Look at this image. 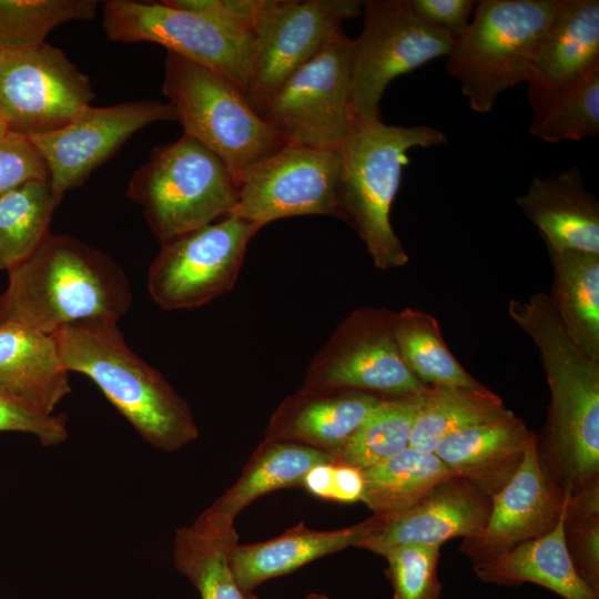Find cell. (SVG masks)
<instances>
[{"instance_id": "cell-40", "label": "cell", "mask_w": 599, "mask_h": 599, "mask_svg": "<svg viewBox=\"0 0 599 599\" xmlns=\"http://www.w3.org/2000/svg\"><path fill=\"white\" fill-rule=\"evenodd\" d=\"M301 487L318 498L356 502L363 495V471L345 464L321 463L307 471Z\"/></svg>"}, {"instance_id": "cell-6", "label": "cell", "mask_w": 599, "mask_h": 599, "mask_svg": "<svg viewBox=\"0 0 599 599\" xmlns=\"http://www.w3.org/2000/svg\"><path fill=\"white\" fill-rule=\"evenodd\" d=\"M162 90L183 133L216 154L236 185L251 164L286 144L237 83L171 51Z\"/></svg>"}, {"instance_id": "cell-29", "label": "cell", "mask_w": 599, "mask_h": 599, "mask_svg": "<svg viewBox=\"0 0 599 599\" xmlns=\"http://www.w3.org/2000/svg\"><path fill=\"white\" fill-rule=\"evenodd\" d=\"M362 471L364 489L361 501L373 514L387 517L405 511L438 483L454 476L434 453L410 446Z\"/></svg>"}, {"instance_id": "cell-22", "label": "cell", "mask_w": 599, "mask_h": 599, "mask_svg": "<svg viewBox=\"0 0 599 599\" xmlns=\"http://www.w3.org/2000/svg\"><path fill=\"white\" fill-rule=\"evenodd\" d=\"M388 517L373 514L356 525L316 530L298 522L277 537L248 545L236 544L230 552L235 580L244 593H252L261 583L290 573L326 555L356 547L377 534Z\"/></svg>"}, {"instance_id": "cell-21", "label": "cell", "mask_w": 599, "mask_h": 599, "mask_svg": "<svg viewBox=\"0 0 599 599\" xmlns=\"http://www.w3.org/2000/svg\"><path fill=\"white\" fill-rule=\"evenodd\" d=\"M531 433L524 419L507 409L446 436L434 454L454 476L493 497L518 470Z\"/></svg>"}, {"instance_id": "cell-34", "label": "cell", "mask_w": 599, "mask_h": 599, "mask_svg": "<svg viewBox=\"0 0 599 599\" xmlns=\"http://www.w3.org/2000/svg\"><path fill=\"white\" fill-rule=\"evenodd\" d=\"M97 0H0V50L35 47L58 26L94 18Z\"/></svg>"}, {"instance_id": "cell-8", "label": "cell", "mask_w": 599, "mask_h": 599, "mask_svg": "<svg viewBox=\"0 0 599 599\" xmlns=\"http://www.w3.org/2000/svg\"><path fill=\"white\" fill-rule=\"evenodd\" d=\"M353 39L342 33L292 73L257 111L286 144L337 149L355 121Z\"/></svg>"}, {"instance_id": "cell-11", "label": "cell", "mask_w": 599, "mask_h": 599, "mask_svg": "<svg viewBox=\"0 0 599 599\" xmlns=\"http://www.w3.org/2000/svg\"><path fill=\"white\" fill-rule=\"evenodd\" d=\"M363 13L359 0H264L251 29L245 94L256 111Z\"/></svg>"}, {"instance_id": "cell-13", "label": "cell", "mask_w": 599, "mask_h": 599, "mask_svg": "<svg viewBox=\"0 0 599 599\" xmlns=\"http://www.w3.org/2000/svg\"><path fill=\"white\" fill-rule=\"evenodd\" d=\"M339 149L284 144L251 164L237 182V201L229 215L265 226L298 215H328L344 221L337 199Z\"/></svg>"}, {"instance_id": "cell-32", "label": "cell", "mask_w": 599, "mask_h": 599, "mask_svg": "<svg viewBox=\"0 0 599 599\" xmlns=\"http://www.w3.org/2000/svg\"><path fill=\"white\" fill-rule=\"evenodd\" d=\"M63 195L48 180H31L0 196V270L27 260L50 233Z\"/></svg>"}, {"instance_id": "cell-5", "label": "cell", "mask_w": 599, "mask_h": 599, "mask_svg": "<svg viewBox=\"0 0 599 599\" xmlns=\"http://www.w3.org/2000/svg\"><path fill=\"white\" fill-rule=\"evenodd\" d=\"M559 0H480L466 32L446 57L477 113H489L499 95L527 82Z\"/></svg>"}, {"instance_id": "cell-42", "label": "cell", "mask_w": 599, "mask_h": 599, "mask_svg": "<svg viewBox=\"0 0 599 599\" xmlns=\"http://www.w3.org/2000/svg\"><path fill=\"white\" fill-rule=\"evenodd\" d=\"M246 599H258V597L252 592L246 593ZM304 599H329V597L321 592H309L304 597Z\"/></svg>"}, {"instance_id": "cell-28", "label": "cell", "mask_w": 599, "mask_h": 599, "mask_svg": "<svg viewBox=\"0 0 599 599\" xmlns=\"http://www.w3.org/2000/svg\"><path fill=\"white\" fill-rule=\"evenodd\" d=\"M332 461L328 453L292 441L264 439L254 450L236 481L209 509L232 518L267 493L302 486L315 465Z\"/></svg>"}, {"instance_id": "cell-1", "label": "cell", "mask_w": 599, "mask_h": 599, "mask_svg": "<svg viewBox=\"0 0 599 599\" xmlns=\"http://www.w3.org/2000/svg\"><path fill=\"white\" fill-rule=\"evenodd\" d=\"M509 317L534 342L550 390L537 453L547 475L569 495L599 478V362L568 337L547 294L510 300Z\"/></svg>"}, {"instance_id": "cell-30", "label": "cell", "mask_w": 599, "mask_h": 599, "mask_svg": "<svg viewBox=\"0 0 599 599\" xmlns=\"http://www.w3.org/2000/svg\"><path fill=\"white\" fill-rule=\"evenodd\" d=\"M508 408L488 387L427 386L420 395L409 446L434 453L446 436L491 419Z\"/></svg>"}, {"instance_id": "cell-2", "label": "cell", "mask_w": 599, "mask_h": 599, "mask_svg": "<svg viewBox=\"0 0 599 599\" xmlns=\"http://www.w3.org/2000/svg\"><path fill=\"white\" fill-rule=\"evenodd\" d=\"M7 272L0 324L53 335L78 322H119L132 303L130 282L121 266L67 234L50 232L27 260Z\"/></svg>"}, {"instance_id": "cell-25", "label": "cell", "mask_w": 599, "mask_h": 599, "mask_svg": "<svg viewBox=\"0 0 599 599\" xmlns=\"http://www.w3.org/2000/svg\"><path fill=\"white\" fill-rule=\"evenodd\" d=\"M234 521L207 508L193 524L175 532L174 566L196 588L201 599H246L230 564L231 549L238 540Z\"/></svg>"}, {"instance_id": "cell-10", "label": "cell", "mask_w": 599, "mask_h": 599, "mask_svg": "<svg viewBox=\"0 0 599 599\" xmlns=\"http://www.w3.org/2000/svg\"><path fill=\"white\" fill-rule=\"evenodd\" d=\"M263 226L232 215L161 243L148 290L162 309L201 307L235 285L250 241Z\"/></svg>"}, {"instance_id": "cell-14", "label": "cell", "mask_w": 599, "mask_h": 599, "mask_svg": "<svg viewBox=\"0 0 599 599\" xmlns=\"http://www.w3.org/2000/svg\"><path fill=\"white\" fill-rule=\"evenodd\" d=\"M89 78L47 42L0 50V114L9 132L30 138L67 125L90 105Z\"/></svg>"}, {"instance_id": "cell-19", "label": "cell", "mask_w": 599, "mask_h": 599, "mask_svg": "<svg viewBox=\"0 0 599 599\" xmlns=\"http://www.w3.org/2000/svg\"><path fill=\"white\" fill-rule=\"evenodd\" d=\"M597 64L599 1L559 0L527 80L532 116Z\"/></svg>"}, {"instance_id": "cell-43", "label": "cell", "mask_w": 599, "mask_h": 599, "mask_svg": "<svg viewBox=\"0 0 599 599\" xmlns=\"http://www.w3.org/2000/svg\"><path fill=\"white\" fill-rule=\"evenodd\" d=\"M8 131V128L6 125V122L4 120L2 119L1 114H0V136H2L3 134H6Z\"/></svg>"}, {"instance_id": "cell-12", "label": "cell", "mask_w": 599, "mask_h": 599, "mask_svg": "<svg viewBox=\"0 0 599 599\" xmlns=\"http://www.w3.org/2000/svg\"><path fill=\"white\" fill-rule=\"evenodd\" d=\"M395 312L361 306L335 328L311 359L302 386L351 389L396 397L424 385L405 365L394 333Z\"/></svg>"}, {"instance_id": "cell-27", "label": "cell", "mask_w": 599, "mask_h": 599, "mask_svg": "<svg viewBox=\"0 0 599 599\" xmlns=\"http://www.w3.org/2000/svg\"><path fill=\"white\" fill-rule=\"evenodd\" d=\"M548 301L571 342L599 362V254L548 247Z\"/></svg>"}, {"instance_id": "cell-35", "label": "cell", "mask_w": 599, "mask_h": 599, "mask_svg": "<svg viewBox=\"0 0 599 599\" xmlns=\"http://www.w3.org/2000/svg\"><path fill=\"white\" fill-rule=\"evenodd\" d=\"M529 132L547 143L598 138L599 64L532 116Z\"/></svg>"}, {"instance_id": "cell-15", "label": "cell", "mask_w": 599, "mask_h": 599, "mask_svg": "<svg viewBox=\"0 0 599 599\" xmlns=\"http://www.w3.org/2000/svg\"><path fill=\"white\" fill-rule=\"evenodd\" d=\"M102 26L113 42H154L210 68L245 91L248 41L203 14L160 2L108 0Z\"/></svg>"}, {"instance_id": "cell-20", "label": "cell", "mask_w": 599, "mask_h": 599, "mask_svg": "<svg viewBox=\"0 0 599 599\" xmlns=\"http://www.w3.org/2000/svg\"><path fill=\"white\" fill-rule=\"evenodd\" d=\"M383 399L358 390L302 386L274 410L264 439L302 444L332 455Z\"/></svg>"}, {"instance_id": "cell-37", "label": "cell", "mask_w": 599, "mask_h": 599, "mask_svg": "<svg viewBox=\"0 0 599 599\" xmlns=\"http://www.w3.org/2000/svg\"><path fill=\"white\" fill-rule=\"evenodd\" d=\"M439 546L404 544L384 551L385 573L394 599H439L441 583L437 567Z\"/></svg>"}, {"instance_id": "cell-38", "label": "cell", "mask_w": 599, "mask_h": 599, "mask_svg": "<svg viewBox=\"0 0 599 599\" xmlns=\"http://www.w3.org/2000/svg\"><path fill=\"white\" fill-rule=\"evenodd\" d=\"M47 164L24 135L7 132L0 136V196L31 180H48Z\"/></svg>"}, {"instance_id": "cell-41", "label": "cell", "mask_w": 599, "mask_h": 599, "mask_svg": "<svg viewBox=\"0 0 599 599\" xmlns=\"http://www.w3.org/2000/svg\"><path fill=\"white\" fill-rule=\"evenodd\" d=\"M412 10L425 22L448 33L455 40L468 29L476 1L407 0Z\"/></svg>"}, {"instance_id": "cell-16", "label": "cell", "mask_w": 599, "mask_h": 599, "mask_svg": "<svg viewBox=\"0 0 599 599\" xmlns=\"http://www.w3.org/2000/svg\"><path fill=\"white\" fill-rule=\"evenodd\" d=\"M177 121L169 102L125 101L85 106L63 128L29 139L42 155L53 191L60 195L80 186L136 131L160 121Z\"/></svg>"}, {"instance_id": "cell-4", "label": "cell", "mask_w": 599, "mask_h": 599, "mask_svg": "<svg viewBox=\"0 0 599 599\" xmlns=\"http://www.w3.org/2000/svg\"><path fill=\"white\" fill-rule=\"evenodd\" d=\"M446 141L441 131L428 125H388L383 120L355 118L338 148L337 199L344 222L355 229L375 267L397 268L409 262L390 223L408 151Z\"/></svg>"}, {"instance_id": "cell-24", "label": "cell", "mask_w": 599, "mask_h": 599, "mask_svg": "<svg viewBox=\"0 0 599 599\" xmlns=\"http://www.w3.org/2000/svg\"><path fill=\"white\" fill-rule=\"evenodd\" d=\"M0 390L35 410L54 413L71 385L53 335L0 324Z\"/></svg>"}, {"instance_id": "cell-17", "label": "cell", "mask_w": 599, "mask_h": 599, "mask_svg": "<svg viewBox=\"0 0 599 599\" xmlns=\"http://www.w3.org/2000/svg\"><path fill=\"white\" fill-rule=\"evenodd\" d=\"M536 435L531 433L516 474L491 497L485 528L460 544V551L474 567L498 558L521 542L544 536L555 528L564 514L568 491L541 466Z\"/></svg>"}, {"instance_id": "cell-9", "label": "cell", "mask_w": 599, "mask_h": 599, "mask_svg": "<svg viewBox=\"0 0 599 599\" xmlns=\"http://www.w3.org/2000/svg\"><path fill=\"white\" fill-rule=\"evenodd\" d=\"M362 14V31L353 39L352 104L355 118L377 121L388 84L447 57L455 39L422 20L407 0L363 1Z\"/></svg>"}, {"instance_id": "cell-33", "label": "cell", "mask_w": 599, "mask_h": 599, "mask_svg": "<svg viewBox=\"0 0 599 599\" xmlns=\"http://www.w3.org/2000/svg\"><path fill=\"white\" fill-rule=\"evenodd\" d=\"M422 392L384 397L358 429L331 457L332 461L367 469L409 446Z\"/></svg>"}, {"instance_id": "cell-26", "label": "cell", "mask_w": 599, "mask_h": 599, "mask_svg": "<svg viewBox=\"0 0 599 599\" xmlns=\"http://www.w3.org/2000/svg\"><path fill=\"white\" fill-rule=\"evenodd\" d=\"M474 570L487 583L518 587L531 582L564 599H599V593L579 577L572 565L564 538V514L549 532L521 542Z\"/></svg>"}, {"instance_id": "cell-18", "label": "cell", "mask_w": 599, "mask_h": 599, "mask_svg": "<svg viewBox=\"0 0 599 599\" xmlns=\"http://www.w3.org/2000/svg\"><path fill=\"white\" fill-rule=\"evenodd\" d=\"M491 497L458 476H451L425 494L405 511L388 517L377 534L356 548L382 555L404 544L441 546L447 540L478 535L486 526Z\"/></svg>"}, {"instance_id": "cell-31", "label": "cell", "mask_w": 599, "mask_h": 599, "mask_svg": "<svg viewBox=\"0 0 599 599\" xmlns=\"http://www.w3.org/2000/svg\"><path fill=\"white\" fill-rule=\"evenodd\" d=\"M393 333L403 362L424 385L483 386L448 348L432 314L413 307L395 312Z\"/></svg>"}, {"instance_id": "cell-23", "label": "cell", "mask_w": 599, "mask_h": 599, "mask_svg": "<svg viewBox=\"0 0 599 599\" xmlns=\"http://www.w3.org/2000/svg\"><path fill=\"white\" fill-rule=\"evenodd\" d=\"M546 246L599 254V202L588 192L578 165L555 175H535L515 199Z\"/></svg>"}, {"instance_id": "cell-7", "label": "cell", "mask_w": 599, "mask_h": 599, "mask_svg": "<svg viewBox=\"0 0 599 599\" xmlns=\"http://www.w3.org/2000/svg\"><path fill=\"white\" fill-rule=\"evenodd\" d=\"M126 194L163 243L229 215L237 185L216 154L183 133L152 150L130 179Z\"/></svg>"}, {"instance_id": "cell-39", "label": "cell", "mask_w": 599, "mask_h": 599, "mask_svg": "<svg viewBox=\"0 0 599 599\" xmlns=\"http://www.w3.org/2000/svg\"><path fill=\"white\" fill-rule=\"evenodd\" d=\"M0 432L34 435L44 446L63 443L69 435L63 414H44L0 390Z\"/></svg>"}, {"instance_id": "cell-3", "label": "cell", "mask_w": 599, "mask_h": 599, "mask_svg": "<svg viewBox=\"0 0 599 599\" xmlns=\"http://www.w3.org/2000/svg\"><path fill=\"white\" fill-rule=\"evenodd\" d=\"M53 337L65 369L88 376L148 444L176 451L197 438L189 404L130 348L118 322H78Z\"/></svg>"}, {"instance_id": "cell-36", "label": "cell", "mask_w": 599, "mask_h": 599, "mask_svg": "<svg viewBox=\"0 0 599 599\" xmlns=\"http://www.w3.org/2000/svg\"><path fill=\"white\" fill-rule=\"evenodd\" d=\"M564 538L577 573L599 593V478L568 493Z\"/></svg>"}]
</instances>
